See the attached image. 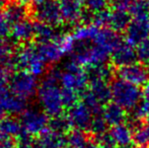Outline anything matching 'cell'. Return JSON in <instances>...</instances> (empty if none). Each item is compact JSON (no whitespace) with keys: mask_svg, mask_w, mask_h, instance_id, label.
<instances>
[{"mask_svg":"<svg viewBox=\"0 0 149 148\" xmlns=\"http://www.w3.org/2000/svg\"><path fill=\"white\" fill-rule=\"evenodd\" d=\"M59 70H52L49 72L38 87V97L44 112L49 117L62 115L64 104L62 101V88H60Z\"/></svg>","mask_w":149,"mask_h":148,"instance_id":"cell-1","label":"cell"},{"mask_svg":"<svg viewBox=\"0 0 149 148\" xmlns=\"http://www.w3.org/2000/svg\"><path fill=\"white\" fill-rule=\"evenodd\" d=\"M10 68L17 71H28L35 76L44 73L46 63L40 57L36 45H22L12 54Z\"/></svg>","mask_w":149,"mask_h":148,"instance_id":"cell-2","label":"cell"},{"mask_svg":"<svg viewBox=\"0 0 149 148\" xmlns=\"http://www.w3.org/2000/svg\"><path fill=\"white\" fill-rule=\"evenodd\" d=\"M112 101L126 111L131 112L142 101V91L139 86L123 79H114L111 83Z\"/></svg>","mask_w":149,"mask_h":148,"instance_id":"cell-3","label":"cell"},{"mask_svg":"<svg viewBox=\"0 0 149 148\" xmlns=\"http://www.w3.org/2000/svg\"><path fill=\"white\" fill-rule=\"evenodd\" d=\"M60 83L62 87L69 88L82 94L89 86L87 71L75 61H70L65 65L64 71L61 72Z\"/></svg>","mask_w":149,"mask_h":148,"instance_id":"cell-4","label":"cell"},{"mask_svg":"<svg viewBox=\"0 0 149 148\" xmlns=\"http://www.w3.org/2000/svg\"><path fill=\"white\" fill-rule=\"evenodd\" d=\"M9 90L14 94L28 99L38 91V83L35 75L28 71H17L10 76L8 82Z\"/></svg>","mask_w":149,"mask_h":148,"instance_id":"cell-5","label":"cell"},{"mask_svg":"<svg viewBox=\"0 0 149 148\" xmlns=\"http://www.w3.org/2000/svg\"><path fill=\"white\" fill-rule=\"evenodd\" d=\"M20 123L24 131L31 136H39L48 128V115L35 108L26 109L20 115Z\"/></svg>","mask_w":149,"mask_h":148,"instance_id":"cell-6","label":"cell"},{"mask_svg":"<svg viewBox=\"0 0 149 148\" xmlns=\"http://www.w3.org/2000/svg\"><path fill=\"white\" fill-rule=\"evenodd\" d=\"M33 15L37 22L49 24L54 28L64 22L59 0H48L39 5H36Z\"/></svg>","mask_w":149,"mask_h":148,"instance_id":"cell-7","label":"cell"},{"mask_svg":"<svg viewBox=\"0 0 149 148\" xmlns=\"http://www.w3.org/2000/svg\"><path fill=\"white\" fill-rule=\"evenodd\" d=\"M126 41L133 46H137L149 38V13L132 16V19L125 31Z\"/></svg>","mask_w":149,"mask_h":148,"instance_id":"cell-8","label":"cell"},{"mask_svg":"<svg viewBox=\"0 0 149 148\" xmlns=\"http://www.w3.org/2000/svg\"><path fill=\"white\" fill-rule=\"evenodd\" d=\"M117 76L120 79L135 84L137 86H145L149 83V67L140 62L120 67L117 70Z\"/></svg>","mask_w":149,"mask_h":148,"instance_id":"cell-9","label":"cell"},{"mask_svg":"<svg viewBox=\"0 0 149 148\" xmlns=\"http://www.w3.org/2000/svg\"><path fill=\"white\" fill-rule=\"evenodd\" d=\"M66 116L72 128L81 131H87L89 130L94 114L85 104L81 101L69 108Z\"/></svg>","mask_w":149,"mask_h":148,"instance_id":"cell-10","label":"cell"},{"mask_svg":"<svg viewBox=\"0 0 149 148\" xmlns=\"http://www.w3.org/2000/svg\"><path fill=\"white\" fill-rule=\"evenodd\" d=\"M63 20L68 24H77L83 19L85 13L84 0H59Z\"/></svg>","mask_w":149,"mask_h":148,"instance_id":"cell-11","label":"cell"},{"mask_svg":"<svg viewBox=\"0 0 149 148\" xmlns=\"http://www.w3.org/2000/svg\"><path fill=\"white\" fill-rule=\"evenodd\" d=\"M111 60L113 64L119 68L135 63L136 60H138L135 46L131 45L127 41H122L113 51Z\"/></svg>","mask_w":149,"mask_h":148,"instance_id":"cell-12","label":"cell"},{"mask_svg":"<svg viewBox=\"0 0 149 148\" xmlns=\"http://www.w3.org/2000/svg\"><path fill=\"white\" fill-rule=\"evenodd\" d=\"M0 109L9 114L22 115L26 110V99L5 88L0 90Z\"/></svg>","mask_w":149,"mask_h":148,"instance_id":"cell-13","label":"cell"},{"mask_svg":"<svg viewBox=\"0 0 149 148\" xmlns=\"http://www.w3.org/2000/svg\"><path fill=\"white\" fill-rule=\"evenodd\" d=\"M109 135L112 139L113 144L115 146H119V148L131 145L133 142V129L125 123L113 126L109 131Z\"/></svg>","mask_w":149,"mask_h":148,"instance_id":"cell-14","label":"cell"},{"mask_svg":"<svg viewBox=\"0 0 149 148\" xmlns=\"http://www.w3.org/2000/svg\"><path fill=\"white\" fill-rule=\"evenodd\" d=\"M35 36V22L26 19L11 26L10 37L15 43H26Z\"/></svg>","mask_w":149,"mask_h":148,"instance_id":"cell-15","label":"cell"},{"mask_svg":"<svg viewBox=\"0 0 149 148\" xmlns=\"http://www.w3.org/2000/svg\"><path fill=\"white\" fill-rule=\"evenodd\" d=\"M102 115L109 126L112 127L125 123L126 118H127L126 110H124L117 104H115L114 101H110L104 106Z\"/></svg>","mask_w":149,"mask_h":148,"instance_id":"cell-16","label":"cell"},{"mask_svg":"<svg viewBox=\"0 0 149 148\" xmlns=\"http://www.w3.org/2000/svg\"><path fill=\"white\" fill-rule=\"evenodd\" d=\"M67 146L73 148H96L98 146V143L96 140H92L87 137L85 134V131L74 130L67 133Z\"/></svg>","mask_w":149,"mask_h":148,"instance_id":"cell-17","label":"cell"},{"mask_svg":"<svg viewBox=\"0 0 149 148\" xmlns=\"http://www.w3.org/2000/svg\"><path fill=\"white\" fill-rule=\"evenodd\" d=\"M39 141L44 148H66L67 138L65 134L54 132L47 128L41 135H39Z\"/></svg>","mask_w":149,"mask_h":148,"instance_id":"cell-18","label":"cell"},{"mask_svg":"<svg viewBox=\"0 0 149 148\" xmlns=\"http://www.w3.org/2000/svg\"><path fill=\"white\" fill-rule=\"evenodd\" d=\"M100 28L92 22L81 24L77 26L72 33V37L74 38L75 42L79 43H92L95 37L97 36Z\"/></svg>","mask_w":149,"mask_h":148,"instance_id":"cell-19","label":"cell"},{"mask_svg":"<svg viewBox=\"0 0 149 148\" xmlns=\"http://www.w3.org/2000/svg\"><path fill=\"white\" fill-rule=\"evenodd\" d=\"M3 14L9 24L11 26L17 24V22H22V20L26 19V14H28V9H26V4H22L20 2H11V3L7 4L3 11Z\"/></svg>","mask_w":149,"mask_h":148,"instance_id":"cell-20","label":"cell"},{"mask_svg":"<svg viewBox=\"0 0 149 148\" xmlns=\"http://www.w3.org/2000/svg\"><path fill=\"white\" fill-rule=\"evenodd\" d=\"M131 19L132 15L129 12L124 11V10L113 9L111 11L109 28L117 33L124 32V31L127 30Z\"/></svg>","mask_w":149,"mask_h":148,"instance_id":"cell-21","label":"cell"},{"mask_svg":"<svg viewBox=\"0 0 149 148\" xmlns=\"http://www.w3.org/2000/svg\"><path fill=\"white\" fill-rule=\"evenodd\" d=\"M60 33L54 28V26L43 22H35V39L37 40L38 44L48 43V42L55 41Z\"/></svg>","mask_w":149,"mask_h":148,"instance_id":"cell-22","label":"cell"},{"mask_svg":"<svg viewBox=\"0 0 149 148\" xmlns=\"http://www.w3.org/2000/svg\"><path fill=\"white\" fill-rule=\"evenodd\" d=\"M89 83L90 82H107L109 83L112 80L113 70L108 64L95 66L87 69Z\"/></svg>","mask_w":149,"mask_h":148,"instance_id":"cell-23","label":"cell"},{"mask_svg":"<svg viewBox=\"0 0 149 148\" xmlns=\"http://www.w3.org/2000/svg\"><path fill=\"white\" fill-rule=\"evenodd\" d=\"M22 130L24 128L20 121L16 120L13 117H6L0 122V131L14 138H16Z\"/></svg>","mask_w":149,"mask_h":148,"instance_id":"cell-24","label":"cell"},{"mask_svg":"<svg viewBox=\"0 0 149 148\" xmlns=\"http://www.w3.org/2000/svg\"><path fill=\"white\" fill-rule=\"evenodd\" d=\"M48 128L50 130L54 131V132L61 133V134H66V133L70 132L71 124L69 122L67 116H63L59 115V116L52 117L51 119H49V123H48Z\"/></svg>","mask_w":149,"mask_h":148,"instance_id":"cell-25","label":"cell"},{"mask_svg":"<svg viewBox=\"0 0 149 148\" xmlns=\"http://www.w3.org/2000/svg\"><path fill=\"white\" fill-rule=\"evenodd\" d=\"M133 142L139 147H146L149 144V132L145 125L141 123L133 125Z\"/></svg>","mask_w":149,"mask_h":148,"instance_id":"cell-26","label":"cell"},{"mask_svg":"<svg viewBox=\"0 0 149 148\" xmlns=\"http://www.w3.org/2000/svg\"><path fill=\"white\" fill-rule=\"evenodd\" d=\"M108 123L106 122L102 114L94 115L88 131L95 137H98L108 132Z\"/></svg>","mask_w":149,"mask_h":148,"instance_id":"cell-27","label":"cell"},{"mask_svg":"<svg viewBox=\"0 0 149 148\" xmlns=\"http://www.w3.org/2000/svg\"><path fill=\"white\" fill-rule=\"evenodd\" d=\"M110 5L111 0H84L85 10L91 15L107 10Z\"/></svg>","mask_w":149,"mask_h":148,"instance_id":"cell-28","label":"cell"},{"mask_svg":"<svg viewBox=\"0 0 149 148\" xmlns=\"http://www.w3.org/2000/svg\"><path fill=\"white\" fill-rule=\"evenodd\" d=\"M12 45L5 41L0 42V65L3 67H9L12 58Z\"/></svg>","mask_w":149,"mask_h":148,"instance_id":"cell-29","label":"cell"},{"mask_svg":"<svg viewBox=\"0 0 149 148\" xmlns=\"http://www.w3.org/2000/svg\"><path fill=\"white\" fill-rule=\"evenodd\" d=\"M137 59L140 63L149 66V38L136 46Z\"/></svg>","mask_w":149,"mask_h":148,"instance_id":"cell-30","label":"cell"},{"mask_svg":"<svg viewBox=\"0 0 149 148\" xmlns=\"http://www.w3.org/2000/svg\"><path fill=\"white\" fill-rule=\"evenodd\" d=\"M79 97L80 94L76 91L69 88H64L62 87V101L64 104L65 108H71L77 103H79Z\"/></svg>","mask_w":149,"mask_h":148,"instance_id":"cell-31","label":"cell"},{"mask_svg":"<svg viewBox=\"0 0 149 148\" xmlns=\"http://www.w3.org/2000/svg\"><path fill=\"white\" fill-rule=\"evenodd\" d=\"M110 15H111V10L109 9L104 10V11H100L98 13L92 14L91 22H90L96 24L100 28H108L109 22H110Z\"/></svg>","mask_w":149,"mask_h":148,"instance_id":"cell-32","label":"cell"},{"mask_svg":"<svg viewBox=\"0 0 149 148\" xmlns=\"http://www.w3.org/2000/svg\"><path fill=\"white\" fill-rule=\"evenodd\" d=\"M11 24L5 17L3 12H0V42L4 41L11 34Z\"/></svg>","mask_w":149,"mask_h":148,"instance_id":"cell-33","label":"cell"},{"mask_svg":"<svg viewBox=\"0 0 149 148\" xmlns=\"http://www.w3.org/2000/svg\"><path fill=\"white\" fill-rule=\"evenodd\" d=\"M0 148H16V139L0 131Z\"/></svg>","mask_w":149,"mask_h":148,"instance_id":"cell-34","label":"cell"},{"mask_svg":"<svg viewBox=\"0 0 149 148\" xmlns=\"http://www.w3.org/2000/svg\"><path fill=\"white\" fill-rule=\"evenodd\" d=\"M9 78L10 77L8 75L6 67L0 65V90L5 89V86L8 85V82H9Z\"/></svg>","mask_w":149,"mask_h":148,"instance_id":"cell-35","label":"cell"},{"mask_svg":"<svg viewBox=\"0 0 149 148\" xmlns=\"http://www.w3.org/2000/svg\"><path fill=\"white\" fill-rule=\"evenodd\" d=\"M142 99L149 105V83L144 86L143 90H142Z\"/></svg>","mask_w":149,"mask_h":148,"instance_id":"cell-36","label":"cell"},{"mask_svg":"<svg viewBox=\"0 0 149 148\" xmlns=\"http://www.w3.org/2000/svg\"><path fill=\"white\" fill-rule=\"evenodd\" d=\"M30 148H44V147H43V145L41 144V142L39 141V139H35Z\"/></svg>","mask_w":149,"mask_h":148,"instance_id":"cell-37","label":"cell"},{"mask_svg":"<svg viewBox=\"0 0 149 148\" xmlns=\"http://www.w3.org/2000/svg\"><path fill=\"white\" fill-rule=\"evenodd\" d=\"M96 148H116L114 145H109V144H98V146Z\"/></svg>","mask_w":149,"mask_h":148,"instance_id":"cell-38","label":"cell"},{"mask_svg":"<svg viewBox=\"0 0 149 148\" xmlns=\"http://www.w3.org/2000/svg\"><path fill=\"white\" fill-rule=\"evenodd\" d=\"M48 1V0H31V3H33L36 4V5H39V4L43 3V2H46Z\"/></svg>","mask_w":149,"mask_h":148,"instance_id":"cell-39","label":"cell"},{"mask_svg":"<svg viewBox=\"0 0 149 148\" xmlns=\"http://www.w3.org/2000/svg\"><path fill=\"white\" fill-rule=\"evenodd\" d=\"M4 119V111L2 109H0V122Z\"/></svg>","mask_w":149,"mask_h":148,"instance_id":"cell-40","label":"cell"},{"mask_svg":"<svg viewBox=\"0 0 149 148\" xmlns=\"http://www.w3.org/2000/svg\"><path fill=\"white\" fill-rule=\"evenodd\" d=\"M120 148H134V147L132 146V144H131V145H128V146H124V147H120Z\"/></svg>","mask_w":149,"mask_h":148,"instance_id":"cell-41","label":"cell"},{"mask_svg":"<svg viewBox=\"0 0 149 148\" xmlns=\"http://www.w3.org/2000/svg\"><path fill=\"white\" fill-rule=\"evenodd\" d=\"M147 1V4H148V6H149V0H146Z\"/></svg>","mask_w":149,"mask_h":148,"instance_id":"cell-42","label":"cell"},{"mask_svg":"<svg viewBox=\"0 0 149 148\" xmlns=\"http://www.w3.org/2000/svg\"><path fill=\"white\" fill-rule=\"evenodd\" d=\"M66 148H73V147H69V146H67Z\"/></svg>","mask_w":149,"mask_h":148,"instance_id":"cell-43","label":"cell"},{"mask_svg":"<svg viewBox=\"0 0 149 148\" xmlns=\"http://www.w3.org/2000/svg\"><path fill=\"white\" fill-rule=\"evenodd\" d=\"M139 148H147V147H139Z\"/></svg>","mask_w":149,"mask_h":148,"instance_id":"cell-44","label":"cell"}]
</instances>
